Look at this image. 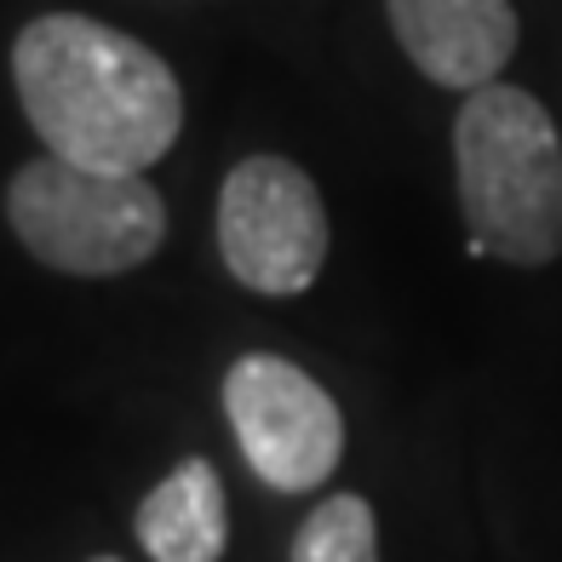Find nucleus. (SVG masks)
Instances as JSON below:
<instances>
[{
  "label": "nucleus",
  "instance_id": "obj_1",
  "mask_svg": "<svg viewBox=\"0 0 562 562\" xmlns=\"http://www.w3.org/2000/svg\"><path fill=\"white\" fill-rule=\"evenodd\" d=\"M12 87L46 156L92 172H149L184 133V87L167 58L87 12L23 23Z\"/></svg>",
  "mask_w": 562,
  "mask_h": 562
},
{
  "label": "nucleus",
  "instance_id": "obj_2",
  "mask_svg": "<svg viewBox=\"0 0 562 562\" xmlns=\"http://www.w3.org/2000/svg\"><path fill=\"white\" fill-rule=\"evenodd\" d=\"M453 178L471 252L540 270L562 252V138L522 87H482L453 121Z\"/></svg>",
  "mask_w": 562,
  "mask_h": 562
},
{
  "label": "nucleus",
  "instance_id": "obj_3",
  "mask_svg": "<svg viewBox=\"0 0 562 562\" xmlns=\"http://www.w3.org/2000/svg\"><path fill=\"white\" fill-rule=\"evenodd\" d=\"M7 224L35 265L58 276H126L167 241V201L144 172H92L35 156L7 184Z\"/></svg>",
  "mask_w": 562,
  "mask_h": 562
},
{
  "label": "nucleus",
  "instance_id": "obj_4",
  "mask_svg": "<svg viewBox=\"0 0 562 562\" xmlns=\"http://www.w3.org/2000/svg\"><path fill=\"white\" fill-rule=\"evenodd\" d=\"M218 259L265 299L304 293L327 265V207L316 178L288 156H247L218 190Z\"/></svg>",
  "mask_w": 562,
  "mask_h": 562
},
{
  "label": "nucleus",
  "instance_id": "obj_5",
  "mask_svg": "<svg viewBox=\"0 0 562 562\" xmlns=\"http://www.w3.org/2000/svg\"><path fill=\"white\" fill-rule=\"evenodd\" d=\"M224 414L252 476L276 494H316L345 459V414L288 356H236L224 373Z\"/></svg>",
  "mask_w": 562,
  "mask_h": 562
},
{
  "label": "nucleus",
  "instance_id": "obj_6",
  "mask_svg": "<svg viewBox=\"0 0 562 562\" xmlns=\"http://www.w3.org/2000/svg\"><path fill=\"white\" fill-rule=\"evenodd\" d=\"M385 12L407 64L465 98L499 81L522 35L510 0H385Z\"/></svg>",
  "mask_w": 562,
  "mask_h": 562
},
{
  "label": "nucleus",
  "instance_id": "obj_7",
  "mask_svg": "<svg viewBox=\"0 0 562 562\" xmlns=\"http://www.w3.org/2000/svg\"><path fill=\"white\" fill-rule=\"evenodd\" d=\"M138 546L149 562H218L229 546V499L213 459H178V465L138 505Z\"/></svg>",
  "mask_w": 562,
  "mask_h": 562
},
{
  "label": "nucleus",
  "instance_id": "obj_8",
  "mask_svg": "<svg viewBox=\"0 0 562 562\" xmlns=\"http://www.w3.org/2000/svg\"><path fill=\"white\" fill-rule=\"evenodd\" d=\"M288 562H379V522L362 494H327L299 522Z\"/></svg>",
  "mask_w": 562,
  "mask_h": 562
},
{
  "label": "nucleus",
  "instance_id": "obj_9",
  "mask_svg": "<svg viewBox=\"0 0 562 562\" xmlns=\"http://www.w3.org/2000/svg\"><path fill=\"white\" fill-rule=\"evenodd\" d=\"M92 562H121V557H110V551H104V557H92Z\"/></svg>",
  "mask_w": 562,
  "mask_h": 562
}]
</instances>
